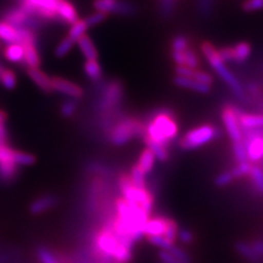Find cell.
<instances>
[{
	"label": "cell",
	"mask_w": 263,
	"mask_h": 263,
	"mask_svg": "<svg viewBox=\"0 0 263 263\" xmlns=\"http://www.w3.org/2000/svg\"><path fill=\"white\" fill-rule=\"evenodd\" d=\"M7 121H8V114L5 111L0 110V123H6Z\"/></svg>",
	"instance_id": "11a10c76"
},
{
	"label": "cell",
	"mask_w": 263,
	"mask_h": 263,
	"mask_svg": "<svg viewBox=\"0 0 263 263\" xmlns=\"http://www.w3.org/2000/svg\"><path fill=\"white\" fill-rule=\"evenodd\" d=\"M27 73L29 78L34 82L36 87L42 90L44 93H52V77H49L44 71L40 68H27Z\"/></svg>",
	"instance_id": "2e32d148"
},
{
	"label": "cell",
	"mask_w": 263,
	"mask_h": 263,
	"mask_svg": "<svg viewBox=\"0 0 263 263\" xmlns=\"http://www.w3.org/2000/svg\"><path fill=\"white\" fill-rule=\"evenodd\" d=\"M170 46L171 52H185L187 48H190V40L186 35L178 34L172 37Z\"/></svg>",
	"instance_id": "d6a6232c"
},
{
	"label": "cell",
	"mask_w": 263,
	"mask_h": 263,
	"mask_svg": "<svg viewBox=\"0 0 263 263\" xmlns=\"http://www.w3.org/2000/svg\"><path fill=\"white\" fill-rule=\"evenodd\" d=\"M195 69L189 68L186 66H176L175 68V72L176 76H180V77H186V78H193Z\"/></svg>",
	"instance_id": "f907efd6"
},
{
	"label": "cell",
	"mask_w": 263,
	"mask_h": 263,
	"mask_svg": "<svg viewBox=\"0 0 263 263\" xmlns=\"http://www.w3.org/2000/svg\"><path fill=\"white\" fill-rule=\"evenodd\" d=\"M57 203H59V199L53 194H46L37 197L33 201L30 205V213L32 215H41L49 210L54 209Z\"/></svg>",
	"instance_id": "5bb4252c"
},
{
	"label": "cell",
	"mask_w": 263,
	"mask_h": 263,
	"mask_svg": "<svg viewBox=\"0 0 263 263\" xmlns=\"http://www.w3.org/2000/svg\"><path fill=\"white\" fill-rule=\"evenodd\" d=\"M24 49V65L27 68H40L42 64V59L39 53L36 43H24L22 44Z\"/></svg>",
	"instance_id": "e0dca14e"
},
{
	"label": "cell",
	"mask_w": 263,
	"mask_h": 263,
	"mask_svg": "<svg viewBox=\"0 0 263 263\" xmlns=\"http://www.w3.org/2000/svg\"><path fill=\"white\" fill-rule=\"evenodd\" d=\"M128 176H129V179H130V182L133 183V185H135L137 187L147 189L146 175L141 170V168L137 166L136 163L130 168Z\"/></svg>",
	"instance_id": "f546056e"
},
{
	"label": "cell",
	"mask_w": 263,
	"mask_h": 263,
	"mask_svg": "<svg viewBox=\"0 0 263 263\" xmlns=\"http://www.w3.org/2000/svg\"><path fill=\"white\" fill-rule=\"evenodd\" d=\"M145 132L142 136L168 146L178 135V123L174 112L169 109H159L151 115V120L144 123Z\"/></svg>",
	"instance_id": "6da1fadb"
},
{
	"label": "cell",
	"mask_w": 263,
	"mask_h": 263,
	"mask_svg": "<svg viewBox=\"0 0 263 263\" xmlns=\"http://www.w3.org/2000/svg\"><path fill=\"white\" fill-rule=\"evenodd\" d=\"M0 49H2V44H0Z\"/></svg>",
	"instance_id": "6f0895ef"
},
{
	"label": "cell",
	"mask_w": 263,
	"mask_h": 263,
	"mask_svg": "<svg viewBox=\"0 0 263 263\" xmlns=\"http://www.w3.org/2000/svg\"><path fill=\"white\" fill-rule=\"evenodd\" d=\"M108 13H104V12H101V11H97L92 14H90L89 16H87V18L85 19L86 23L88 24V27H96L98 26V24L102 23L103 21L106 20V18H108Z\"/></svg>",
	"instance_id": "ee69618b"
},
{
	"label": "cell",
	"mask_w": 263,
	"mask_h": 263,
	"mask_svg": "<svg viewBox=\"0 0 263 263\" xmlns=\"http://www.w3.org/2000/svg\"><path fill=\"white\" fill-rule=\"evenodd\" d=\"M145 132L144 123L134 118H124L111 127L108 139L114 146H124L134 137L142 138Z\"/></svg>",
	"instance_id": "3957f363"
},
{
	"label": "cell",
	"mask_w": 263,
	"mask_h": 263,
	"mask_svg": "<svg viewBox=\"0 0 263 263\" xmlns=\"http://www.w3.org/2000/svg\"><path fill=\"white\" fill-rule=\"evenodd\" d=\"M160 263H163V262H161V261H160Z\"/></svg>",
	"instance_id": "680465c9"
},
{
	"label": "cell",
	"mask_w": 263,
	"mask_h": 263,
	"mask_svg": "<svg viewBox=\"0 0 263 263\" xmlns=\"http://www.w3.org/2000/svg\"><path fill=\"white\" fill-rule=\"evenodd\" d=\"M233 48V63L241 64L249 59L252 53V47L248 42H239Z\"/></svg>",
	"instance_id": "d4e9b609"
},
{
	"label": "cell",
	"mask_w": 263,
	"mask_h": 263,
	"mask_svg": "<svg viewBox=\"0 0 263 263\" xmlns=\"http://www.w3.org/2000/svg\"><path fill=\"white\" fill-rule=\"evenodd\" d=\"M142 139L144 141V143L146 144L148 149H151L154 153L155 157L157 158L159 161L164 162V161H167L169 159V153H168L167 146H164V145L159 144V143H156V142L152 141V139L147 138V137H143Z\"/></svg>",
	"instance_id": "4316f807"
},
{
	"label": "cell",
	"mask_w": 263,
	"mask_h": 263,
	"mask_svg": "<svg viewBox=\"0 0 263 263\" xmlns=\"http://www.w3.org/2000/svg\"><path fill=\"white\" fill-rule=\"evenodd\" d=\"M192 79H195L196 81L201 82V84L208 85V86H211L214 81L213 76L211 75V73L204 71V70H200V69H195Z\"/></svg>",
	"instance_id": "c3c4849f"
},
{
	"label": "cell",
	"mask_w": 263,
	"mask_h": 263,
	"mask_svg": "<svg viewBox=\"0 0 263 263\" xmlns=\"http://www.w3.org/2000/svg\"><path fill=\"white\" fill-rule=\"evenodd\" d=\"M235 180L232 171H224L215 178V185L218 187H225L229 185Z\"/></svg>",
	"instance_id": "f6af8a7d"
},
{
	"label": "cell",
	"mask_w": 263,
	"mask_h": 263,
	"mask_svg": "<svg viewBox=\"0 0 263 263\" xmlns=\"http://www.w3.org/2000/svg\"><path fill=\"white\" fill-rule=\"evenodd\" d=\"M84 72L86 77L89 80L95 82V84L100 82L103 79V69L101 65L99 64L98 60L86 61V63L84 64Z\"/></svg>",
	"instance_id": "603a6c76"
},
{
	"label": "cell",
	"mask_w": 263,
	"mask_h": 263,
	"mask_svg": "<svg viewBox=\"0 0 263 263\" xmlns=\"http://www.w3.org/2000/svg\"><path fill=\"white\" fill-rule=\"evenodd\" d=\"M52 88L53 92H59L73 100H79L85 95L84 89L79 85L63 77H52Z\"/></svg>",
	"instance_id": "7c38bea8"
},
{
	"label": "cell",
	"mask_w": 263,
	"mask_h": 263,
	"mask_svg": "<svg viewBox=\"0 0 263 263\" xmlns=\"http://www.w3.org/2000/svg\"><path fill=\"white\" fill-rule=\"evenodd\" d=\"M219 136L217 127L211 124H204L190 129L180 139V147L183 151H194L202 146L215 141Z\"/></svg>",
	"instance_id": "5b68a950"
},
{
	"label": "cell",
	"mask_w": 263,
	"mask_h": 263,
	"mask_svg": "<svg viewBox=\"0 0 263 263\" xmlns=\"http://www.w3.org/2000/svg\"><path fill=\"white\" fill-rule=\"evenodd\" d=\"M243 143L249 162H258L263 159V134L259 132L248 130Z\"/></svg>",
	"instance_id": "8fae6325"
},
{
	"label": "cell",
	"mask_w": 263,
	"mask_h": 263,
	"mask_svg": "<svg viewBox=\"0 0 263 263\" xmlns=\"http://www.w3.org/2000/svg\"><path fill=\"white\" fill-rule=\"evenodd\" d=\"M174 82L177 86H179L181 88L192 90V91L199 92V93L205 95V93H209L211 91V86L201 84V82L196 81L195 79H192V78L176 76L174 78Z\"/></svg>",
	"instance_id": "d6986e66"
},
{
	"label": "cell",
	"mask_w": 263,
	"mask_h": 263,
	"mask_svg": "<svg viewBox=\"0 0 263 263\" xmlns=\"http://www.w3.org/2000/svg\"><path fill=\"white\" fill-rule=\"evenodd\" d=\"M75 41L71 40L69 36H65L61 42L57 44L56 48H55V55L57 57H60V59H62V57L67 55L70 49L72 48V46L75 45Z\"/></svg>",
	"instance_id": "8d00e7d4"
},
{
	"label": "cell",
	"mask_w": 263,
	"mask_h": 263,
	"mask_svg": "<svg viewBox=\"0 0 263 263\" xmlns=\"http://www.w3.org/2000/svg\"><path fill=\"white\" fill-rule=\"evenodd\" d=\"M78 110V100H73V99H68V100L64 101L61 104L60 112L62 117L65 119L72 118Z\"/></svg>",
	"instance_id": "e575fe53"
},
{
	"label": "cell",
	"mask_w": 263,
	"mask_h": 263,
	"mask_svg": "<svg viewBox=\"0 0 263 263\" xmlns=\"http://www.w3.org/2000/svg\"><path fill=\"white\" fill-rule=\"evenodd\" d=\"M119 187L123 197L126 201L136 204L137 206L142 208L148 215H151L155 199L154 195L148 189H142L133 185L127 174H123L120 176Z\"/></svg>",
	"instance_id": "277c9868"
},
{
	"label": "cell",
	"mask_w": 263,
	"mask_h": 263,
	"mask_svg": "<svg viewBox=\"0 0 263 263\" xmlns=\"http://www.w3.org/2000/svg\"><path fill=\"white\" fill-rule=\"evenodd\" d=\"M171 57L177 66H185L184 52H171Z\"/></svg>",
	"instance_id": "f5cc1de1"
},
{
	"label": "cell",
	"mask_w": 263,
	"mask_h": 263,
	"mask_svg": "<svg viewBox=\"0 0 263 263\" xmlns=\"http://www.w3.org/2000/svg\"><path fill=\"white\" fill-rule=\"evenodd\" d=\"M155 161H156V157L154 153L151 149H148V148H145V149L141 153V155H139V158L136 164L141 168V170L145 175H148L153 171L155 167Z\"/></svg>",
	"instance_id": "484cf974"
},
{
	"label": "cell",
	"mask_w": 263,
	"mask_h": 263,
	"mask_svg": "<svg viewBox=\"0 0 263 263\" xmlns=\"http://www.w3.org/2000/svg\"><path fill=\"white\" fill-rule=\"evenodd\" d=\"M238 120H239L241 129L253 130L263 128V114H248L239 110Z\"/></svg>",
	"instance_id": "ac0fdd59"
},
{
	"label": "cell",
	"mask_w": 263,
	"mask_h": 263,
	"mask_svg": "<svg viewBox=\"0 0 263 263\" xmlns=\"http://www.w3.org/2000/svg\"><path fill=\"white\" fill-rule=\"evenodd\" d=\"M178 225L176 223V220L169 218V221H168V226H167V229H166V234H164L163 237H166L168 240H170L171 242H175L177 237H178Z\"/></svg>",
	"instance_id": "7dc6e473"
},
{
	"label": "cell",
	"mask_w": 263,
	"mask_h": 263,
	"mask_svg": "<svg viewBox=\"0 0 263 263\" xmlns=\"http://www.w3.org/2000/svg\"><path fill=\"white\" fill-rule=\"evenodd\" d=\"M185 55V66L189 68L197 69L200 66V59L192 48H187L184 52Z\"/></svg>",
	"instance_id": "7bdbcfd3"
},
{
	"label": "cell",
	"mask_w": 263,
	"mask_h": 263,
	"mask_svg": "<svg viewBox=\"0 0 263 263\" xmlns=\"http://www.w3.org/2000/svg\"><path fill=\"white\" fill-rule=\"evenodd\" d=\"M147 240L149 241L152 245L159 247L161 250H169L172 246H175V242H171L168 240L166 237L163 236H153V237H147Z\"/></svg>",
	"instance_id": "60d3db41"
},
{
	"label": "cell",
	"mask_w": 263,
	"mask_h": 263,
	"mask_svg": "<svg viewBox=\"0 0 263 263\" xmlns=\"http://www.w3.org/2000/svg\"><path fill=\"white\" fill-rule=\"evenodd\" d=\"M0 41L7 45L19 43V33L11 24L0 20Z\"/></svg>",
	"instance_id": "7402d4cb"
},
{
	"label": "cell",
	"mask_w": 263,
	"mask_h": 263,
	"mask_svg": "<svg viewBox=\"0 0 263 263\" xmlns=\"http://www.w3.org/2000/svg\"><path fill=\"white\" fill-rule=\"evenodd\" d=\"M178 237L181 242L184 245H190L194 240V235L190 229L187 228H181L178 230Z\"/></svg>",
	"instance_id": "681fc988"
},
{
	"label": "cell",
	"mask_w": 263,
	"mask_h": 263,
	"mask_svg": "<svg viewBox=\"0 0 263 263\" xmlns=\"http://www.w3.org/2000/svg\"><path fill=\"white\" fill-rule=\"evenodd\" d=\"M120 241L117 235L114 234L111 221H108L103 228H101L95 236L93 246L98 257L103 259H113Z\"/></svg>",
	"instance_id": "52a82bcc"
},
{
	"label": "cell",
	"mask_w": 263,
	"mask_h": 263,
	"mask_svg": "<svg viewBox=\"0 0 263 263\" xmlns=\"http://www.w3.org/2000/svg\"><path fill=\"white\" fill-rule=\"evenodd\" d=\"M77 43L82 55L86 57V61L98 60V49L90 36L84 34L77 40Z\"/></svg>",
	"instance_id": "44dd1931"
},
{
	"label": "cell",
	"mask_w": 263,
	"mask_h": 263,
	"mask_svg": "<svg viewBox=\"0 0 263 263\" xmlns=\"http://www.w3.org/2000/svg\"><path fill=\"white\" fill-rule=\"evenodd\" d=\"M168 252H170L172 256L175 258H177L178 260L182 261L184 263H192V258L190 257V254H189L184 249L180 248L178 246H172L169 250H167Z\"/></svg>",
	"instance_id": "b9f144b4"
},
{
	"label": "cell",
	"mask_w": 263,
	"mask_h": 263,
	"mask_svg": "<svg viewBox=\"0 0 263 263\" xmlns=\"http://www.w3.org/2000/svg\"><path fill=\"white\" fill-rule=\"evenodd\" d=\"M169 218L164 216H155L149 217L144 228V236L153 237V236H164L166 229L168 226Z\"/></svg>",
	"instance_id": "9a60e30c"
},
{
	"label": "cell",
	"mask_w": 263,
	"mask_h": 263,
	"mask_svg": "<svg viewBox=\"0 0 263 263\" xmlns=\"http://www.w3.org/2000/svg\"><path fill=\"white\" fill-rule=\"evenodd\" d=\"M233 153H234V156H235V159L237 160L238 163L248 161V158H247L246 146H245L243 141L233 143Z\"/></svg>",
	"instance_id": "f35d334b"
},
{
	"label": "cell",
	"mask_w": 263,
	"mask_h": 263,
	"mask_svg": "<svg viewBox=\"0 0 263 263\" xmlns=\"http://www.w3.org/2000/svg\"><path fill=\"white\" fill-rule=\"evenodd\" d=\"M235 248L237 252L239 253L240 256H242L247 261H249L251 263L263 262V259L256 252V250L253 249L251 242L243 241V240L237 241L235 245Z\"/></svg>",
	"instance_id": "ffe728a7"
},
{
	"label": "cell",
	"mask_w": 263,
	"mask_h": 263,
	"mask_svg": "<svg viewBox=\"0 0 263 263\" xmlns=\"http://www.w3.org/2000/svg\"><path fill=\"white\" fill-rule=\"evenodd\" d=\"M238 113H239V109L234 105H225L221 109V120L233 143L240 142L243 138L239 120H238Z\"/></svg>",
	"instance_id": "9c48e42d"
},
{
	"label": "cell",
	"mask_w": 263,
	"mask_h": 263,
	"mask_svg": "<svg viewBox=\"0 0 263 263\" xmlns=\"http://www.w3.org/2000/svg\"><path fill=\"white\" fill-rule=\"evenodd\" d=\"M196 10L200 18L210 19L215 10V0H196Z\"/></svg>",
	"instance_id": "83f0119b"
},
{
	"label": "cell",
	"mask_w": 263,
	"mask_h": 263,
	"mask_svg": "<svg viewBox=\"0 0 263 263\" xmlns=\"http://www.w3.org/2000/svg\"><path fill=\"white\" fill-rule=\"evenodd\" d=\"M249 177L252 181V184L256 191L263 195V169L258 166H252Z\"/></svg>",
	"instance_id": "1f68e13d"
},
{
	"label": "cell",
	"mask_w": 263,
	"mask_h": 263,
	"mask_svg": "<svg viewBox=\"0 0 263 263\" xmlns=\"http://www.w3.org/2000/svg\"><path fill=\"white\" fill-rule=\"evenodd\" d=\"M242 10L246 12H253L263 9V0H245L241 5Z\"/></svg>",
	"instance_id": "bcb514c9"
},
{
	"label": "cell",
	"mask_w": 263,
	"mask_h": 263,
	"mask_svg": "<svg viewBox=\"0 0 263 263\" xmlns=\"http://www.w3.org/2000/svg\"><path fill=\"white\" fill-rule=\"evenodd\" d=\"M159 259L161 262L163 263H184L182 261L178 260L177 258H175L170 252H168L167 250H161L159 253Z\"/></svg>",
	"instance_id": "816d5d0a"
},
{
	"label": "cell",
	"mask_w": 263,
	"mask_h": 263,
	"mask_svg": "<svg viewBox=\"0 0 263 263\" xmlns=\"http://www.w3.org/2000/svg\"><path fill=\"white\" fill-rule=\"evenodd\" d=\"M93 7L97 11L104 13H115L119 15L130 16L137 12L134 4L128 2H118V0H95Z\"/></svg>",
	"instance_id": "30bf717a"
},
{
	"label": "cell",
	"mask_w": 263,
	"mask_h": 263,
	"mask_svg": "<svg viewBox=\"0 0 263 263\" xmlns=\"http://www.w3.org/2000/svg\"><path fill=\"white\" fill-rule=\"evenodd\" d=\"M60 0H21L19 6L29 14L42 21L59 22L56 7Z\"/></svg>",
	"instance_id": "ba28073f"
},
{
	"label": "cell",
	"mask_w": 263,
	"mask_h": 263,
	"mask_svg": "<svg viewBox=\"0 0 263 263\" xmlns=\"http://www.w3.org/2000/svg\"><path fill=\"white\" fill-rule=\"evenodd\" d=\"M178 0H159V14L162 19L167 20L175 13Z\"/></svg>",
	"instance_id": "836d02e7"
},
{
	"label": "cell",
	"mask_w": 263,
	"mask_h": 263,
	"mask_svg": "<svg viewBox=\"0 0 263 263\" xmlns=\"http://www.w3.org/2000/svg\"><path fill=\"white\" fill-rule=\"evenodd\" d=\"M4 56L8 62L15 64H24V49L19 43L7 45L4 49Z\"/></svg>",
	"instance_id": "cb8c5ba5"
},
{
	"label": "cell",
	"mask_w": 263,
	"mask_h": 263,
	"mask_svg": "<svg viewBox=\"0 0 263 263\" xmlns=\"http://www.w3.org/2000/svg\"><path fill=\"white\" fill-rule=\"evenodd\" d=\"M201 51L205 59L208 60L210 65L213 67V69L216 71L217 75L221 78L227 86H229V89L232 90V92L237 97L239 100L246 102L247 101V95L245 89L242 88L241 84L238 79L234 76V73L230 71L225 63L221 61V59L218 55L217 48L213 45V43L205 41L201 44Z\"/></svg>",
	"instance_id": "7a4b0ae2"
},
{
	"label": "cell",
	"mask_w": 263,
	"mask_h": 263,
	"mask_svg": "<svg viewBox=\"0 0 263 263\" xmlns=\"http://www.w3.org/2000/svg\"><path fill=\"white\" fill-rule=\"evenodd\" d=\"M12 159H13V162L18 167L32 166V164H34L36 161L34 155H32L30 153H24L21 151H16V149H13Z\"/></svg>",
	"instance_id": "f1b7e54d"
},
{
	"label": "cell",
	"mask_w": 263,
	"mask_h": 263,
	"mask_svg": "<svg viewBox=\"0 0 263 263\" xmlns=\"http://www.w3.org/2000/svg\"><path fill=\"white\" fill-rule=\"evenodd\" d=\"M251 167H252L251 163L249 161H247V162L238 163L237 166L235 168H233L230 171H232V174H233L235 179H240V178H243L246 176H249Z\"/></svg>",
	"instance_id": "ab89813d"
},
{
	"label": "cell",
	"mask_w": 263,
	"mask_h": 263,
	"mask_svg": "<svg viewBox=\"0 0 263 263\" xmlns=\"http://www.w3.org/2000/svg\"><path fill=\"white\" fill-rule=\"evenodd\" d=\"M56 14L59 22L63 24H73L79 20V14L69 0H60L56 7Z\"/></svg>",
	"instance_id": "4fadbf2b"
},
{
	"label": "cell",
	"mask_w": 263,
	"mask_h": 263,
	"mask_svg": "<svg viewBox=\"0 0 263 263\" xmlns=\"http://www.w3.org/2000/svg\"><path fill=\"white\" fill-rule=\"evenodd\" d=\"M16 82H18V79H16L15 72L11 69L5 68L2 78H0V84L7 90H13L16 87Z\"/></svg>",
	"instance_id": "d590c367"
},
{
	"label": "cell",
	"mask_w": 263,
	"mask_h": 263,
	"mask_svg": "<svg viewBox=\"0 0 263 263\" xmlns=\"http://www.w3.org/2000/svg\"><path fill=\"white\" fill-rule=\"evenodd\" d=\"M4 70H5V67H4L2 64H0V78H2V75H3V71Z\"/></svg>",
	"instance_id": "9f6ffc18"
},
{
	"label": "cell",
	"mask_w": 263,
	"mask_h": 263,
	"mask_svg": "<svg viewBox=\"0 0 263 263\" xmlns=\"http://www.w3.org/2000/svg\"><path fill=\"white\" fill-rule=\"evenodd\" d=\"M36 256L40 263H61L51 250H48L45 247H39L36 250Z\"/></svg>",
	"instance_id": "74e56055"
},
{
	"label": "cell",
	"mask_w": 263,
	"mask_h": 263,
	"mask_svg": "<svg viewBox=\"0 0 263 263\" xmlns=\"http://www.w3.org/2000/svg\"><path fill=\"white\" fill-rule=\"evenodd\" d=\"M250 242L253 247V249L256 250V252L263 259V239H256Z\"/></svg>",
	"instance_id": "db71d44e"
},
{
	"label": "cell",
	"mask_w": 263,
	"mask_h": 263,
	"mask_svg": "<svg viewBox=\"0 0 263 263\" xmlns=\"http://www.w3.org/2000/svg\"><path fill=\"white\" fill-rule=\"evenodd\" d=\"M123 93H124V89L120 80L113 79L105 82L102 85L100 99L98 101V109L102 113L114 111L122 103Z\"/></svg>",
	"instance_id": "8992f818"
},
{
	"label": "cell",
	"mask_w": 263,
	"mask_h": 263,
	"mask_svg": "<svg viewBox=\"0 0 263 263\" xmlns=\"http://www.w3.org/2000/svg\"><path fill=\"white\" fill-rule=\"evenodd\" d=\"M89 29L88 24L86 23L85 19H79L77 22H75L70 26V29L68 31L67 36H69L71 40L77 42V40L81 37L84 34H86L87 30Z\"/></svg>",
	"instance_id": "4dcf8cb0"
}]
</instances>
